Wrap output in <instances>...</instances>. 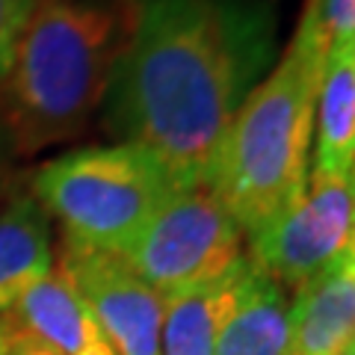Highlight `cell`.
I'll return each instance as SVG.
<instances>
[{
  "label": "cell",
  "mask_w": 355,
  "mask_h": 355,
  "mask_svg": "<svg viewBox=\"0 0 355 355\" xmlns=\"http://www.w3.org/2000/svg\"><path fill=\"white\" fill-rule=\"evenodd\" d=\"M352 234L355 169L340 175L311 169L302 193L252 237L249 261L284 291L299 293L347 252Z\"/></svg>",
  "instance_id": "8992f818"
},
{
  "label": "cell",
  "mask_w": 355,
  "mask_h": 355,
  "mask_svg": "<svg viewBox=\"0 0 355 355\" xmlns=\"http://www.w3.org/2000/svg\"><path fill=\"white\" fill-rule=\"evenodd\" d=\"M175 190L163 163L133 142L77 148L33 175V198L65 237L110 252L125 249Z\"/></svg>",
  "instance_id": "277c9868"
},
{
  "label": "cell",
  "mask_w": 355,
  "mask_h": 355,
  "mask_svg": "<svg viewBox=\"0 0 355 355\" xmlns=\"http://www.w3.org/2000/svg\"><path fill=\"white\" fill-rule=\"evenodd\" d=\"M272 36L270 12L246 0H133L104 95L110 130L151 151L178 190L202 187Z\"/></svg>",
  "instance_id": "6da1fadb"
},
{
  "label": "cell",
  "mask_w": 355,
  "mask_h": 355,
  "mask_svg": "<svg viewBox=\"0 0 355 355\" xmlns=\"http://www.w3.org/2000/svg\"><path fill=\"white\" fill-rule=\"evenodd\" d=\"M119 254L160 296L216 282L246 261L243 231L205 187L175 190Z\"/></svg>",
  "instance_id": "5b68a950"
},
{
  "label": "cell",
  "mask_w": 355,
  "mask_h": 355,
  "mask_svg": "<svg viewBox=\"0 0 355 355\" xmlns=\"http://www.w3.org/2000/svg\"><path fill=\"white\" fill-rule=\"evenodd\" d=\"M36 6V0H0V80L9 71L24 24Z\"/></svg>",
  "instance_id": "5bb4252c"
},
{
  "label": "cell",
  "mask_w": 355,
  "mask_h": 355,
  "mask_svg": "<svg viewBox=\"0 0 355 355\" xmlns=\"http://www.w3.org/2000/svg\"><path fill=\"white\" fill-rule=\"evenodd\" d=\"M329 51L331 44L305 6L284 57L249 92L219 142L202 187L219 198L243 234H258L308 181V148Z\"/></svg>",
  "instance_id": "7a4b0ae2"
},
{
  "label": "cell",
  "mask_w": 355,
  "mask_h": 355,
  "mask_svg": "<svg viewBox=\"0 0 355 355\" xmlns=\"http://www.w3.org/2000/svg\"><path fill=\"white\" fill-rule=\"evenodd\" d=\"M355 343V261L347 252L296 293L287 355H343Z\"/></svg>",
  "instance_id": "30bf717a"
},
{
  "label": "cell",
  "mask_w": 355,
  "mask_h": 355,
  "mask_svg": "<svg viewBox=\"0 0 355 355\" xmlns=\"http://www.w3.org/2000/svg\"><path fill=\"white\" fill-rule=\"evenodd\" d=\"M347 254H349V258L355 261V234H352V240H349V246H347Z\"/></svg>",
  "instance_id": "ac0fdd59"
},
{
  "label": "cell",
  "mask_w": 355,
  "mask_h": 355,
  "mask_svg": "<svg viewBox=\"0 0 355 355\" xmlns=\"http://www.w3.org/2000/svg\"><path fill=\"white\" fill-rule=\"evenodd\" d=\"M128 27L113 9L36 0L3 74V116L21 154L71 139L104 101Z\"/></svg>",
  "instance_id": "3957f363"
},
{
  "label": "cell",
  "mask_w": 355,
  "mask_h": 355,
  "mask_svg": "<svg viewBox=\"0 0 355 355\" xmlns=\"http://www.w3.org/2000/svg\"><path fill=\"white\" fill-rule=\"evenodd\" d=\"M240 266L216 282L166 296L160 355H214L216 352V338H219L222 320L228 314Z\"/></svg>",
  "instance_id": "4fadbf2b"
},
{
  "label": "cell",
  "mask_w": 355,
  "mask_h": 355,
  "mask_svg": "<svg viewBox=\"0 0 355 355\" xmlns=\"http://www.w3.org/2000/svg\"><path fill=\"white\" fill-rule=\"evenodd\" d=\"M9 314L12 326H3L6 331L27 335L57 355H116L92 311L74 293L60 266L33 284Z\"/></svg>",
  "instance_id": "ba28073f"
},
{
  "label": "cell",
  "mask_w": 355,
  "mask_h": 355,
  "mask_svg": "<svg viewBox=\"0 0 355 355\" xmlns=\"http://www.w3.org/2000/svg\"><path fill=\"white\" fill-rule=\"evenodd\" d=\"M305 6L314 12L329 44L355 36V0H308Z\"/></svg>",
  "instance_id": "9a60e30c"
},
{
  "label": "cell",
  "mask_w": 355,
  "mask_h": 355,
  "mask_svg": "<svg viewBox=\"0 0 355 355\" xmlns=\"http://www.w3.org/2000/svg\"><path fill=\"white\" fill-rule=\"evenodd\" d=\"M9 338V352L6 355H57L53 349H48L44 343L33 340L27 335H18V331H6Z\"/></svg>",
  "instance_id": "2e32d148"
},
{
  "label": "cell",
  "mask_w": 355,
  "mask_h": 355,
  "mask_svg": "<svg viewBox=\"0 0 355 355\" xmlns=\"http://www.w3.org/2000/svg\"><path fill=\"white\" fill-rule=\"evenodd\" d=\"M60 270L92 311L116 355H160L166 296L142 282L119 252L65 237Z\"/></svg>",
  "instance_id": "52a82bcc"
},
{
  "label": "cell",
  "mask_w": 355,
  "mask_h": 355,
  "mask_svg": "<svg viewBox=\"0 0 355 355\" xmlns=\"http://www.w3.org/2000/svg\"><path fill=\"white\" fill-rule=\"evenodd\" d=\"M314 172L355 169V36L331 44L317 92Z\"/></svg>",
  "instance_id": "7c38bea8"
},
{
  "label": "cell",
  "mask_w": 355,
  "mask_h": 355,
  "mask_svg": "<svg viewBox=\"0 0 355 355\" xmlns=\"http://www.w3.org/2000/svg\"><path fill=\"white\" fill-rule=\"evenodd\" d=\"M291 308L293 302L284 287L246 258L237 272L214 355H287Z\"/></svg>",
  "instance_id": "9c48e42d"
},
{
  "label": "cell",
  "mask_w": 355,
  "mask_h": 355,
  "mask_svg": "<svg viewBox=\"0 0 355 355\" xmlns=\"http://www.w3.org/2000/svg\"><path fill=\"white\" fill-rule=\"evenodd\" d=\"M6 352H9V338H6L3 323H0V355H6Z\"/></svg>",
  "instance_id": "e0dca14e"
},
{
  "label": "cell",
  "mask_w": 355,
  "mask_h": 355,
  "mask_svg": "<svg viewBox=\"0 0 355 355\" xmlns=\"http://www.w3.org/2000/svg\"><path fill=\"white\" fill-rule=\"evenodd\" d=\"M343 355H355V343H352V347H349L347 352H343Z\"/></svg>",
  "instance_id": "d6986e66"
},
{
  "label": "cell",
  "mask_w": 355,
  "mask_h": 355,
  "mask_svg": "<svg viewBox=\"0 0 355 355\" xmlns=\"http://www.w3.org/2000/svg\"><path fill=\"white\" fill-rule=\"evenodd\" d=\"M53 270L51 222L33 196L0 210V314H9L33 284Z\"/></svg>",
  "instance_id": "8fae6325"
}]
</instances>
